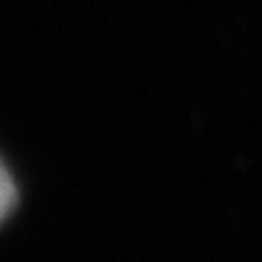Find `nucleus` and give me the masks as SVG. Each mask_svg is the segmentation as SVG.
<instances>
[{"label": "nucleus", "mask_w": 262, "mask_h": 262, "mask_svg": "<svg viewBox=\"0 0 262 262\" xmlns=\"http://www.w3.org/2000/svg\"><path fill=\"white\" fill-rule=\"evenodd\" d=\"M10 182H12V180H10V172L8 170H5V172H3V185H5V187H3V214L8 216L10 214V202H12V187H10Z\"/></svg>", "instance_id": "1"}]
</instances>
